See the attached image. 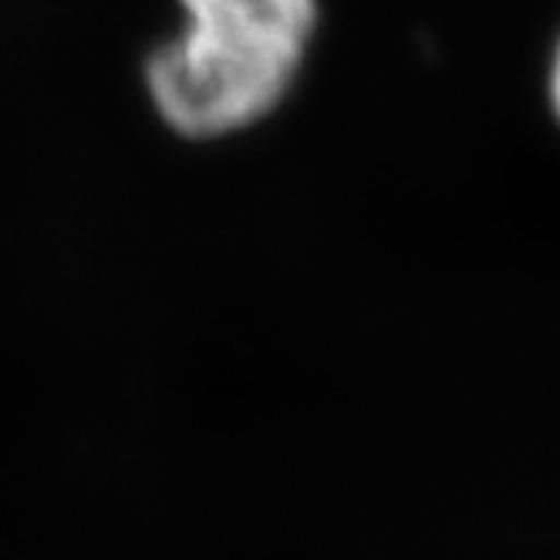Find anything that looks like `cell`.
Wrapping results in <instances>:
<instances>
[{"label": "cell", "mask_w": 560, "mask_h": 560, "mask_svg": "<svg viewBox=\"0 0 560 560\" xmlns=\"http://www.w3.org/2000/svg\"><path fill=\"white\" fill-rule=\"evenodd\" d=\"M183 21L213 24L267 37V42L288 45L307 55L317 24H322V4L317 0H179Z\"/></svg>", "instance_id": "obj_2"}, {"label": "cell", "mask_w": 560, "mask_h": 560, "mask_svg": "<svg viewBox=\"0 0 560 560\" xmlns=\"http://www.w3.org/2000/svg\"><path fill=\"white\" fill-rule=\"evenodd\" d=\"M304 51L257 34L189 24L145 61V92L159 118L183 139L244 132L284 105Z\"/></svg>", "instance_id": "obj_1"}]
</instances>
